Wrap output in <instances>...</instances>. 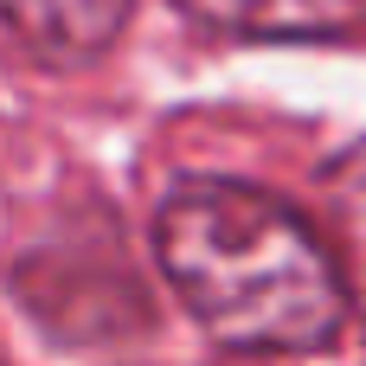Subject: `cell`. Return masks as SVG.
I'll use <instances>...</instances> for the list:
<instances>
[{"instance_id": "277c9868", "label": "cell", "mask_w": 366, "mask_h": 366, "mask_svg": "<svg viewBox=\"0 0 366 366\" xmlns=\"http://www.w3.org/2000/svg\"><path fill=\"white\" fill-rule=\"evenodd\" d=\"M328 219H335V257H341L347 309L360 315V335H366V142H354L328 167Z\"/></svg>"}, {"instance_id": "5b68a950", "label": "cell", "mask_w": 366, "mask_h": 366, "mask_svg": "<svg viewBox=\"0 0 366 366\" xmlns=\"http://www.w3.org/2000/svg\"><path fill=\"white\" fill-rule=\"evenodd\" d=\"M0 366H6V360H0Z\"/></svg>"}, {"instance_id": "3957f363", "label": "cell", "mask_w": 366, "mask_h": 366, "mask_svg": "<svg viewBox=\"0 0 366 366\" xmlns=\"http://www.w3.org/2000/svg\"><path fill=\"white\" fill-rule=\"evenodd\" d=\"M180 6L238 39H347L366 19V0H180Z\"/></svg>"}, {"instance_id": "7a4b0ae2", "label": "cell", "mask_w": 366, "mask_h": 366, "mask_svg": "<svg viewBox=\"0 0 366 366\" xmlns=\"http://www.w3.org/2000/svg\"><path fill=\"white\" fill-rule=\"evenodd\" d=\"M0 19L39 64L84 71L122 39L129 0H0Z\"/></svg>"}, {"instance_id": "6da1fadb", "label": "cell", "mask_w": 366, "mask_h": 366, "mask_svg": "<svg viewBox=\"0 0 366 366\" xmlns=\"http://www.w3.org/2000/svg\"><path fill=\"white\" fill-rule=\"evenodd\" d=\"M154 257L187 315L232 354H315L354 315L335 244L244 180H180L154 212Z\"/></svg>"}]
</instances>
